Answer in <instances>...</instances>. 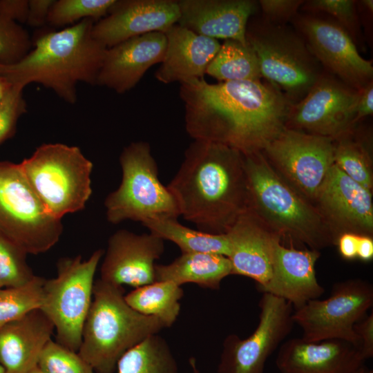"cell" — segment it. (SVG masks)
<instances>
[{"label": "cell", "mask_w": 373, "mask_h": 373, "mask_svg": "<svg viewBox=\"0 0 373 373\" xmlns=\"http://www.w3.org/2000/svg\"><path fill=\"white\" fill-rule=\"evenodd\" d=\"M187 133L194 140L247 154L262 151L285 127L292 104L279 88L260 80L180 84Z\"/></svg>", "instance_id": "obj_1"}, {"label": "cell", "mask_w": 373, "mask_h": 373, "mask_svg": "<svg viewBox=\"0 0 373 373\" xmlns=\"http://www.w3.org/2000/svg\"><path fill=\"white\" fill-rule=\"evenodd\" d=\"M166 186L180 216L205 233H227L249 209L242 154L224 144L194 140Z\"/></svg>", "instance_id": "obj_2"}, {"label": "cell", "mask_w": 373, "mask_h": 373, "mask_svg": "<svg viewBox=\"0 0 373 373\" xmlns=\"http://www.w3.org/2000/svg\"><path fill=\"white\" fill-rule=\"evenodd\" d=\"M95 22L85 19L39 37L20 61L0 64V75L23 89L31 83L40 84L68 104H75L79 82L97 86L106 52L93 37Z\"/></svg>", "instance_id": "obj_3"}, {"label": "cell", "mask_w": 373, "mask_h": 373, "mask_svg": "<svg viewBox=\"0 0 373 373\" xmlns=\"http://www.w3.org/2000/svg\"><path fill=\"white\" fill-rule=\"evenodd\" d=\"M248 210L282 236L319 250L336 244L323 217L279 175L262 151L242 154Z\"/></svg>", "instance_id": "obj_4"}, {"label": "cell", "mask_w": 373, "mask_h": 373, "mask_svg": "<svg viewBox=\"0 0 373 373\" xmlns=\"http://www.w3.org/2000/svg\"><path fill=\"white\" fill-rule=\"evenodd\" d=\"M124 293L122 286L100 278L94 283L78 354L95 373H114L126 352L166 328L158 318L130 307Z\"/></svg>", "instance_id": "obj_5"}, {"label": "cell", "mask_w": 373, "mask_h": 373, "mask_svg": "<svg viewBox=\"0 0 373 373\" xmlns=\"http://www.w3.org/2000/svg\"><path fill=\"white\" fill-rule=\"evenodd\" d=\"M19 164L50 216L61 220L85 208L92 194L93 164L79 147L43 144Z\"/></svg>", "instance_id": "obj_6"}, {"label": "cell", "mask_w": 373, "mask_h": 373, "mask_svg": "<svg viewBox=\"0 0 373 373\" xmlns=\"http://www.w3.org/2000/svg\"><path fill=\"white\" fill-rule=\"evenodd\" d=\"M122 171L118 188L105 201L107 220L114 224L131 220L140 222L180 216L175 200L159 178L150 144L133 142L119 156Z\"/></svg>", "instance_id": "obj_7"}, {"label": "cell", "mask_w": 373, "mask_h": 373, "mask_svg": "<svg viewBox=\"0 0 373 373\" xmlns=\"http://www.w3.org/2000/svg\"><path fill=\"white\" fill-rule=\"evenodd\" d=\"M62 232L61 220L48 213L19 164L0 162V235L37 255L53 247Z\"/></svg>", "instance_id": "obj_8"}, {"label": "cell", "mask_w": 373, "mask_h": 373, "mask_svg": "<svg viewBox=\"0 0 373 373\" xmlns=\"http://www.w3.org/2000/svg\"><path fill=\"white\" fill-rule=\"evenodd\" d=\"M95 251L86 260L80 255L60 258L57 276L46 279L40 309L56 331V342L78 352L84 325L93 300L94 277L103 256Z\"/></svg>", "instance_id": "obj_9"}, {"label": "cell", "mask_w": 373, "mask_h": 373, "mask_svg": "<svg viewBox=\"0 0 373 373\" xmlns=\"http://www.w3.org/2000/svg\"><path fill=\"white\" fill-rule=\"evenodd\" d=\"M246 40L256 55L261 76L283 90L289 102L300 101L321 77L318 61L307 46L281 27L247 28Z\"/></svg>", "instance_id": "obj_10"}, {"label": "cell", "mask_w": 373, "mask_h": 373, "mask_svg": "<svg viewBox=\"0 0 373 373\" xmlns=\"http://www.w3.org/2000/svg\"><path fill=\"white\" fill-rule=\"evenodd\" d=\"M372 305V285L361 279H349L336 283L326 299L311 300L294 309L292 319L301 328L305 341L341 340L359 350L354 326Z\"/></svg>", "instance_id": "obj_11"}, {"label": "cell", "mask_w": 373, "mask_h": 373, "mask_svg": "<svg viewBox=\"0 0 373 373\" xmlns=\"http://www.w3.org/2000/svg\"><path fill=\"white\" fill-rule=\"evenodd\" d=\"M264 151L293 189L316 201L334 164V139L285 127Z\"/></svg>", "instance_id": "obj_12"}, {"label": "cell", "mask_w": 373, "mask_h": 373, "mask_svg": "<svg viewBox=\"0 0 373 373\" xmlns=\"http://www.w3.org/2000/svg\"><path fill=\"white\" fill-rule=\"evenodd\" d=\"M259 321L246 338L229 334L224 340L218 373H264L267 360L291 332L294 307L285 300L262 293Z\"/></svg>", "instance_id": "obj_13"}, {"label": "cell", "mask_w": 373, "mask_h": 373, "mask_svg": "<svg viewBox=\"0 0 373 373\" xmlns=\"http://www.w3.org/2000/svg\"><path fill=\"white\" fill-rule=\"evenodd\" d=\"M359 92L321 75L300 101L291 105L287 128L335 140L354 123Z\"/></svg>", "instance_id": "obj_14"}, {"label": "cell", "mask_w": 373, "mask_h": 373, "mask_svg": "<svg viewBox=\"0 0 373 373\" xmlns=\"http://www.w3.org/2000/svg\"><path fill=\"white\" fill-rule=\"evenodd\" d=\"M315 202L336 243L345 233L372 236L371 191L351 179L335 164L331 167Z\"/></svg>", "instance_id": "obj_15"}, {"label": "cell", "mask_w": 373, "mask_h": 373, "mask_svg": "<svg viewBox=\"0 0 373 373\" xmlns=\"http://www.w3.org/2000/svg\"><path fill=\"white\" fill-rule=\"evenodd\" d=\"M298 24L311 52L344 84L360 90L372 82L371 62L360 55L343 26L314 17L301 18Z\"/></svg>", "instance_id": "obj_16"}, {"label": "cell", "mask_w": 373, "mask_h": 373, "mask_svg": "<svg viewBox=\"0 0 373 373\" xmlns=\"http://www.w3.org/2000/svg\"><path fill=\"white\" fill-rule=\"evenodd\" d=\"M162 238L120 229L111 235L100 268V279L138 288L155 282V260L164 251Z\"/></svg>", "instance_id": "obj_17"}, {"label": "cell", "mask_w": 373, "mask_h": 373, "mask_svg": "<svg viewBox=\"0 0 373 373\" xmlns=\"http://www.w3.org/2000/svg\"><path fill=\"white\" fill-rule=\"evenodd\" d=\"M179 18L178 1L116 0L108 15L94 23L92 35L109 48L139 35L165 32Z\"/></svg>", "instance_id": "obj_18"}, {"label": "cell", "mask_w": 373, "mask_h": 373, "mask_svg": "<svg viewBox=\"0 0 373 373\" xmlns=\"http://www.w3.org/2000/svg\"><path fill=\"white\" fill-rule=\"evenodd\" d=\"M230 245L228 256L232 275L250 278L265 286L271 278L276 245V234L252 211L242 214L227 233Z\"/></svg>", "instance_id": "obj_19"}, {"label": "cell", "mask_w": 373, "mask_h": 373, "mask_svg": "<svg viewBox=\"0 0 373 373\" xmlns=\"http://www.w3.org/2000/svg\"><path fill=\"white\" fill-rule=\"evenodd\" d=\"M166 48V37L162 32L134 37L107 48L97 86L118 94L131 90L152 66L161 64Z\"/></svg>", "instance_id": "obj_20"}, {"label": "cell", "mask_w": 373, "mask_h": 373, "mask_svg": "<svg viewBox=\"0 0 373 373\" xmlns=\"http://www.w3.org/2000/svg\"><path fill=\"white\" fill-rule=\"evenodd\" d=\"M365 362L359 350L349 342H309L300 337L280 345L276 365L280 373H354Z\"/></svg>", "instance_id": "obj_21"}, {"label": "cell", "mask_w": 373, "mask_h": 373, "mask_svg": "<svg viewBox=\"0 0 373 373\" xmlns=\"http://www.w3.org/2000/svg\"><path fill=\"white\" fill-rule=\"evenodd\" d=\"M178 24L215 39H231L247 44L249 19L257 9L251 0H178Z\"/></svg>", "instance_id": "obj_22"}, {"label": "cell", "mask_w": 373, "mask_h": 373, "mask_svg": "<svg viewBox=\"0 0 373 373\" xmlns=\"http://www.w3.org/2000/svg\"><path fill=\"white\" fill-rule=\"evenodd\" d=\"M319 257L318 250L288 248L278 242L271 278L259 290L285 300L294 309L318 298L324 293L315 270Z\"/></svg>", "instance_id": "obj_23"}, {"label": "cell", "mask_w": 373, "mask_h": 373, "mask_svg": "<svg viewBox=\"0 0 373 373\" xmlns=\"http://www.w3.org/2000/svg\"><path fill=\"white\" fill-rule=\"evenodd\" d=\"M166 48L164 59L155 73L163 84L202 79L218 52V40L198 35L178 23L165 32Z\"/></svg>", "instance_id": "obj_24"}, {"label": "cell", "mask_w": 373, "mask_h": 373, "mask_svg": "<svg viewBox=\"0 0 373 373\" xmlns=\"http://www.w3.org/2000/svg\"><path fill=\"white\" fill-rule=\"evenodd\" d=\"M54 330L40 308L0 327V365L5 373H29L37 365Z\"/></svg>", "instance_id": "obj_25"}, {"label": "cell", "mask_w": 373, "mask_h": 373, "mask_svg": "<svg viewBox=\"0 0 373 373\" xmlns=\"http://www.w3.org/2000/svg\"><path fill=\"white\" fill-rule=\"evenodd\" d=\"M232 275L228 257L214 253L181 254L167 265L155 266L156 281H169L179 286L194 283L210 289H218L222 280Z\"/></svg>", "instance_id": "obj_26"}, {"label": "cell", "mask_w": 373, "mask_h": 373, "mask_svg": "<svg viewBox=\"0 0 373 373\" xmlns=\"http://www.w3.org/2000/svg\"><path fill=\"white\" fill-rule=\"evenodd\" d=\"M142 224L150 233L163 240L175 243L182 254L207 252L228 257L230 245L225 234H211L183 226L175 218H159L147 220Z\"/></svg>", "instance_id": "obj_27"}, {"label": "cell", "mask_w": 373, "mask_h": 373, "mask_svg": "<svg viewBox=\"0 0 373 373\" xmlns=\"http://www.w3.org/2000/svg\"><path fill=\"white\" fill-rule=\"evenodd\" d=\"M183 295L181 286L169 281H156L135 288L125 295L124 298L135 311L157 317L166 327H170L180 314V301Z\"/></svg>", "instance_id": "obj_28"}, {"label": "cell", "mask_w": 373, "mask_h": 373, "mask_svg": "<svg viewBox=\"0 0 373 373\" xmlns=\"http://www.w3.org/2000/svg\"><path fill=\"white\" fill-rule=\"evenodd\" d=\"M117 373H178V365L166 341L153 334L126 352L118 360Z\"/></svg>", "instance_id": "obj_29"}, {"label": "cell", "mask_w": 373, "mask_h": 373, "mask_svg": "<svg viewBox=\"0 0 373 373\" xmlns=\"http://www.w3.org/2000/svg\"><path fill=\"white\" fill-rule=\"evenodd\" d=\"M206 74L220 82L260 80L262 77L256 55L248 43L231 39L221 44Z\"/></svg>", "instance_id": "obj_30"}, {"label": "cell", "mask_w": 373, "mask_h": 373, "mask_svg": "<svg viewBox=\"0 0 373 373\" xmlns=\"http://www.w3.org/2000/svg\"><path fill=\"white\" fill-rule=\"evenodd\" d=\"M45 280L35 275L23 285L0 289V327L40 308Z\"/></svg>", "instance_id": "obj_31"}, {"label": "cell", "mask_w": 373, "mask_h": 373, "mask_svg": "<svg viewBox=\"0 0 373 373\" xmlns=\"http://www.w3.org/2000/svg\"><path fill=\"white\" fill-rule=\"evenodd\" d=\"M334 164L348 177L372 190V162L363 144L350 139L347 133L335 139Z\"/></svg>", "instance_id": "obj_32"}, {"label": "cell", "mask_w": 373, "mask_h": 373, "mask_svg": "<svg viewBox=\"0 0 373 373\" xmlns=\"http://www.w3.org/2000/svg\"><path fill=\"white\" fill-rule=\"evenodd\" d=\"M116 0H57L50 10L47 23L55 28L73 26L85 19L95 21L106 17Z\"/></svg>", "instance_id": "obj_33"}, {"label": "cell", "mask_w": 373, "mask_h": 373, "mask_svg": "<svg viewBox=\"0 0 373 373\" xmlns=\"http://www.w3.org/2000/svg\"><path fill=\"white\" fill-rule=\"evenodd\" d=\"M27 255L0 235V283L3 287L23 285L34 278L26 261Z\"/></svg>", "instance_id": "obj_34"}, {"label": "cell", "mask_w": 373, "mask_h": 373, "mask_svg": "<svg viewBox=\"0 0 373 373\" xmlns=\"http://www.w3.org/2000/svg\"><path fill=\"white\" fill-rule=\"evenodd\" d=\"M37 366L46 373H95L78 352L52 339L41 352Z\"/></svg>", "instance_id": "obj_35"}, {"label": "cell", "mask_w": 373, "mask_h": 373, "mask_svg": "<svg viewBox=\"0 0 373 373\" xmlns=\"http://www.w3.org/2000/svg\"><path fill=\"white\" fill-rule=\"evenodd\" d=\"M32 48L28 32L18 23L0 15V64L20 61Z\"/></svg>", "instance_id": "obj_36"}, {"label": "cell", "mask_w": 373, "mask_h": 373, "mask_svg": "<svg viewBox=\"0 0 373 373\" xmlns=\"http://www.w3.org/2000/svg\"><path fill=\"white\" fill-rule=\"evenodd\" d=\"M23 90L11 85L0 99V144L14 136L19 119L27 112Z\"/></svg>", "instance_id": "obj_37"}, {"label": "cell", "mask_w": 373, "mask_h": 373, "mask_svg": "<svg viewBox=\"0 0 373 373\" xmlns=\"http://www.w3.org/2000/svg\"><path fill=\"white\" fill-rule=\"evenodd\" d=\"M309 8L325 12L335 17L342 26L350 28L355 21L354 1L351 0H314Z\"/></svg>", "instance_id": "obj_38"}, {"label": "cell", "mask_w": 373, "mask_h": 373, "mask_svg": "<svg viewBox=\"0 0 373 373\" xmlns=\"http://www.w3.org/2000/svg\"><path fill=\"white\" fill-rule=\"evenodd\" d=\"M303 2L299 0H260L259 4L270 20L283 21L292 17Z\"/></svg>", "instance_id": "obj_39"}, {"label": "cell", "mask_w": 373, "mask_h": 373, "mask_svg": "<svg viewBox=\"0 0 373 373\" xmlns=\"http://www.w3.org/2000/svg\"><path fill=\"white\" fill-rule=\"evenodd\" d=\"M354 329L359 340V351L366 361L373 356V313L356 323Z\"/></svg>", "instance_id": "obj_40"}, {"label": "cell", "mask_w": 373, "mask_h": 373, "mask_svg": "<svg viewBox=\"0 0 373 373\" xmlns=\"http://www.w3.org/2000/svg\"><path fill=\"white\" fill-rule=\"evenodd\" d=\"M55 0H29L26 23L31 27L47 23L48 14Z\"/></svg>", "instance_id": "obj_41"}, {"label": "cell", "mask_w": 373, "mask_h": 373, "mask_svg": "<svg viewBox=\"0 0 373 373\" xmlns=\"http://www.w3.org/2000/svg\"><path fill=\"white\" fill-rule=\"evenodd\" d=\"M28 0H0V15L17 23H26Z\"/></svg>", "instance_id": "obj_42"}, {"label": "cell", "mask_w": 373, "mask_h": 373, "mask_svg": "<svg viewBox=\"0 0 373 373\" xmlns=\"http://www.w3.org/2000/svg\"><path fill=\"white\" fill-rule=\"evenodd\" d=\"M373 112V85L372 82L360 90L356 106L354 123L359 119L370 115Z\"/></svg>", "instance_id": "obj_43"}, {"label": "cell", "mask_w": 373, "mask_h": 373, "mask_svg": "<svg viewBox=\"0 0 373 373\" xmlns=\"http://www.w3.org/2000/svg\"><path fill=\"white\" fill-rule=\"evenodd\" d=\"M358 239V235L351 233H343L338 237L336 244L343 258L352 260L357 257Z\"/></svg>", "instance_id": "obj_44"}, {"label": "cell", "mask_w": 373, "mask_h": 373, "mask_svg": "<svg viewBox=\"0 0 373 373\" xmlns=\"http://www.w3.org/2000/svg\"><path fill=\"white\" fill-rule=\"evenodd\" d=\"M357 257L364 261H368L372 258L373 240L370 236H358Z\"/></svg>", "instance_id": "obj_45"}, {"label": "cell", "mask_w": 373, "mask_h": 373, "mask_svg": "<svg viewBox=\"0 0 373 373\" xmlns=\"http://www.w3.org/2000/svg\"><path fill=\"white\" fill-rule=\"evenodd\" d=\"M11 85L0 75V99Z\"/></svg>", "instance_id": "obj_46"}, {"label": "cell", "mask_w": 373, "mask_h": 373, "mask_svg": "<svg viewBox=\"0 0 373 373\" xmlns=\"http://www.w3.org/2000/svg\"><path fill=\"white\" fill-rule=\"evenodd\" d=\"M189 363L191 369V373H202L198 368L196 359L194 357H191Z\"/></svg>", "instance_id": "obj_47"}, {"label": "cell", "mask_w": 373, "mask_h": 373, "mask_svg": "<svg viewBox=\"0 0 373 373\" xmlns=\"http://www.w3.org/2000/svg\"><path fill=\"white\" fill-rule=\"evenodd\" d=\"M366 8L370 11L372 12L373 10V1L372 0H364L362 1Z\"/></svg>", "instance_id": "obj_48"}, {"label": "cell", "mask_w": 373, "mask_h": 373, "mask_svg": "<svg viewBox=\"0 0 373 373\" xmlns=\"http://www.w3.org/2000/svg\"><path fill=\"white\" fill-rule=\"evenodd\" d=\"M354 373H373V370L367 367L364 365Z\"/></svg>", "instance_id": "obj_49"}, {"label": "cell", "mask_w": 373, "mask_h": 373, "mask_svg": "<svg viewBox=\"0 0 373 373\" xmlns=\"http://www.w3.org/2000/svg\"><path fill=\"white\" fill-rule=\"evenodd\" d=\"M29 373H46L41 370L37 365L30 371Z\"/></svg>", "instance_id": "obj_50"}, {"label": "cell", "mask_w": 373, "mask_h": 373, "mask_svg": "<svg viewBox=\"0 0 373 373\" xmlns=\"http://www.w3.org/2000/svg\"><path fill=\"white\" fill-rule=\"evenodd\" d=\"M0 373H5L4 368L0 365Z\"/></svg>", "instance_id": "obj_51"}, {"label": "cell", "mask_w": 373, "mask_h": 373, "mask_svg": "<svg viewBox=\"0 0 373 373\" xmlns=\"http://www.w3.org/2000/svg\"><path fill=\"white\" fill-rule=\"evenodd\" d=\"M2 287H2V285H1V283H0V289L2 288Z\"/></svg>", "instance_id": "obj_52"}]
</instances>
